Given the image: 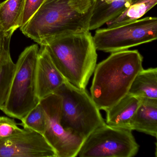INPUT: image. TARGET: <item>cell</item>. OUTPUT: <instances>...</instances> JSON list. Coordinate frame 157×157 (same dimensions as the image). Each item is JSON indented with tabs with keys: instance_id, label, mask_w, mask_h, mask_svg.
Here are the masks:
<instances>
[{
	"instance_id": "6da1fadb",
	"label": "cell",
	"mask_w": 157,
	"mask_h": 157,
	"mask_svg": "<svg viewBox=\"0 0 157 157\" xmlns=\"http://www.w3.org/2000/svg\"><path fill=\"white\" fill-rule=\"evenodd\" d=\"M94 3L95 0H45L20 29L39 45L63 34L89 31Z\"/></svg>"
},
{
	"instance_id": "7a4b0ae2",
	"label": "cell",
	"mask_w": 157,
	"mask_h": 157,
	"mask_svg": "<svg viewBox=\"0 0 157 157\" xmlns=\"http://www.w3.org/2000/svg\"><path fill=\"white\" fill-rule=\"evenodd\" d=\"M40 45L46 48L67 81L86 90L97 65V50L90 31L63 34L45 39Z\"/></svg>"
},
{
	"instance_id": "3957f363",
	"label": "cell",
	"mask_w": 157,
	"mask_h": 157,
	"mask_svg": "<svg viewBox=\"0 0 157 157\" xmlns=\"http://www.w3.org/2000/svg\"><path fill=\"white\" fill-rule=\"evenodd\" d=\"M143 57L137 50L111 53L96 65L91 97L99 110L105 111L128 93L136 75L143 69Z\"/></svg>"
},
{
	"instance_id": "277c9868",
	"label": "cell",
	"mask_w": 157,
	"mask_h": 157,
	"mask_svg": "<svg viewBox=\"0 0 157 157\" xmlns=\"http://www.w3.org/2000/svg\"><path fill=\"white\" fill-rule=\"evenodd\" d=\"M54 94L61 98V125L72 135L84 140L95 129L106 124L86 90L66 81Z\"/></svg>"
},
{
	"instance_id": "5b68a950",
	"label": "cell",
	"mask_w": 157,
	"mask_h": 157,
	"mask_svg": "<svg viewBox=\"0 0 157 157\" xmlns=\"http://www.w3.org/2000/svg\"><path fill=\"white\" fill-rule=\"evenodd\" d=\"M39 49L37 44L26 48L15 64L10 93L2 110L9 116L21 120L40 103L36 82Z\"/></svg>"
},
{
	"instance_id": "8992f818",
	"label": "cell",
	"mask_w": 157,
	"mask_h": 157,
	"mask_svg": "<svg viewBox=\"0 0 157 157\" xmlns=\"http://www.w3.org/2000/svg\"><path fill=\"white\" fill-rule=\"evenodd\" d=\"M157 18L147 17L115 27L98 29L93 36L96 50L113 53L156 40Z\"/></svg>"
},
{
	"instance_id": "52a82bcc",
	"label": "cell",
	"mask_w": 157,
	"mask_h": 157,
	"mask_svg": "<svg viewBox=\"0 0 157 157\" xmlns=\"http://www.w3.org/2000/svg\"><path fill=\"white\" fill-rule=\"evenodd\" d=\"M139 150L132 130L106 124L84 140L77 157H133Z\"/></svg>"
},
{
	"instance_id": "ba28073f",
	"label": "cell",
	"mask_w": 157,
	"mask_h": 157,
	"mask_svg": "<svg viewBox=\"0 0 157 157\" xmlns=\"http://www.w3.org/2000/svg\"><path fill=\"white\" fill-rule=\"evenodd\" d=\"M46 116L43 136L54 149L57 157H77L84 140L66 131L60 122L61 100L53 94L40 100Z\"/></svg>"
},
{
	"instance_id": "9c48e42d",
	"label": "cell",
	"mask_w": 157,
	"mask_h": 157,
	"mask_svg": "<svg viewBox=\"0 0 157 157\" xmlns=\"http://www.w3.org/2000/svg\"><path fill=\"white\" fill-rule=\"evenodd\" d=\"M24 128L20 134L0 139V157H57L43 135Z\"/></svg>"
},
{
	"instance_id": "30bf717a",
	"label": "cell",
	"mask_w": 157,
	"mask_h": 157,
	"mask_svg": "<svg viewBox=\"0 0 157 157\" xmlns=\"http://www.w3.org/2000/svg\"><path fill=\"white\" fill-rule=\"evenodd\" d=\"M36 70V89L40 100L54 94L66 81L52 61L47 50L40 45Z\"/></svg>"
},
{
	"instance_id": "8fae6325",
	"label": "cell",
	"mask_w": 157,
	"mask_h": 157,
	"mask_svg": "<svg viewBox=\"0 0 157 157\" xmlns=\"http://www.w3.org/2000/svg\"><path fill=\"white\" fill-rule=\"evenodd\" d=\"M141 98L126 94L106 111L107 124L131 130V119L141 103Z\"/></svg>"
},
{
	"instance_id": "7c38bea8",
	"label": "cell",
	"mask_w": 157,
	"mask_h": 157,
	"mask_svg": "<svg viewBox=\"0 0 157 157\" xmlns=\"http://www.w3.org/2000/svg\"><path fill=\"white\" fill-rule=\"evenodd\" d=\"M131 130L157 137V99L141 98L130 123Z\"/></svg>"
},
{
	"instance_id": "4fadbf2b",
	"label": "cell",
	"mask_w": 157,
	"mask_h": 157,
	"mask_svg": "<svg viewBox=\"0 0 157 157\" xmlns=\"http://www.w3.org/2000/svg\"><path fill=\"white\" fill-rule=\"evenodd\" d=\"M136 0H95L89 31L96 30L121 14Z\"/></svg>"
},
{
	"instance_id": "5bb4252c",
	"label": "cell",
	"mask_w": 157,
	"mask_h": 157,
	"mask_svg": "<svg viewBox=\"0 0 157 157\" xmlns=\"http://www.w3.org/2000/svg\"><path fill=\"white\" fill-rule=\"evenodd\" d=\"M128 94L140 98L157 99V68L140 71L132 81Z\"/></svg>"
},
{
	"instance_id": "9a60e30c",
	"label": "cell",
	"mask_w": 157,
	"mask_h": 157,
	"mask_svg": "<svg viewBox=\"0 0 157 157\" xmlns=\"http://www.w3.org/2000/svg\"><path fill=\"white\" fill-rule=\"evenodd\" d=\"M25 0H5L0 3V26L6 33L13 34L20 28Z\"/></svg>"
},
{
	"instance_id": "2e32d148",
	"label": "cell",
	"mask_w": 157,
	"mask_h": 157,
	"mask_svg": "<svg viewBox=\"0 0 157 157\" xmlns=\"http://www.w3.org/2000/svg\"><path fill=\"white\" fill-rule=\"evenodd\" d=\"M157 3V0H136L124 11L106 23L107 27H115L139 20Z\"/></svg>"
},
{
	"instance_id": "e0dca14e",
	"label": "cell",
	"mask_w": 157,
	"mask_h": 157,
	"mask_svg": "<svg viewBox=\"0 0 157 157\" xmlns=\"http://www.w3.org/2000/svg\"><path fill=\"white\" fill-rule=\"evenodd\" d=\"M15 67L10 50L6 51L0 58V110H2L8 99Z\"/></svg>"
},
{
	"instance_id": "ac0fdd59",
	"label": "cell",
	"mask_w": 157,
	"mask_h": 157,
	"mask_svg": "<svg viewBox=\"0 0 157 157\" xmlns=\"http://www.w3.org/2000/svg\"><path fill=\"white\" fill-rule=\"evenodd\" d=\"M21 125L44 135L46 128V116L41 103L32 109L22 119Z\"/></svg>"
},
{
	"instance_id": "d6986e66",
	"label": "cell",
	"mask_w": 157,
	"mask_h": 157,
	"mask_svg": "<svg viewBox=\"0 0 157 157\" xmlns=\"http://www.w3.org/2000/svg\"><path fill=\"white\" fill-rule=\"evenodd\" d=\"M20 128L14 119L5 117H0V139L9 137L24 131Z\"/></svg>"
},
{
	"instance_id": "ffe728a7",
	"label": "cell",
	"mask_w": 157,
	"mask_h": 157,
	"mask_svg": "<svg viewBox=\"0 0 157 157\" xmlns=\"http://www.w3.org/2000/svg\"><path fill=\"white\" fill-rule=\"evenodd\" d=\"M45 0H25L20 29L23 27L42 6Z\"/></svg>"
},
{
	"instance_id": "44dd1931",
	"label": "cell",
	"mask_w": 157,
	"mask_h": 157,
	"mask_svg": "<svg viewBox=\"0 0 157 157\" xmlns=\"http://www.w3.org/2000/svg\"><path fill=\"white\" fill-rule=\"evenodd\" d=\"M13 34L6 33L0 26V58L6 51L10 50V44Z\"/></svg>"
}]
</instances>
